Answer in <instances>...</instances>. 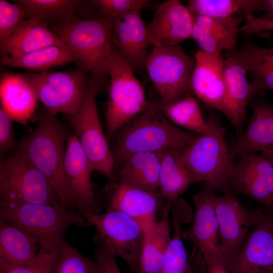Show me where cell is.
Returning a JSON list of instances; mask_svg holds the SVG:
<instances>
[{"mask_svg":"<svg viewBox=\"0 0 273 273\" xmlns=\"http://www.w3.org/2000/svg\"><path fill=\"white\" fill-rule=\"evenodd\" d=\"M114 19L107 17L81 18L50 27L89 72L100 89L107 76L112 48Z\"/></svg>","mask_w":273,"mask_h":273,"instance_id":"6da1fadb","label":"cell"},{"mask_svg":"<svg viewBox=\"0 0 273 273\" xmlns=\"http://www.w3.org/2000/svg\"><path fill=\"white\" fill-rule=\"evenodd\" d=\"M0 217L54 251L67 242L64 236L73 225H89L83 215L62 204L16 203L0 201Z\"/></svg>","mask_w":273,"mask_h":273,"instance_id":"7a4b0ae2","label":"cell"},{"mask_svg":"<svg viewBox=\"0 0 273 273\" xmlns=\"http://www.w3.org/2000/svg\"><path fill=\"white\" fill-rule=\"evenodd\" d=\"M113 152L116 167L129 156L185 147L200 134L170 123L156 104H148L140 114L121 128Z\"/></svg>","mask_w":273,"mask_h":273,"instance_id":"3957f363","label":"cell"},{"mask_svg":"<svg viewBox=\"0 0 273 273\" xmlns=\"http://www.w3.org/2000/svg\"><path fill=\"white\" fill-rule=\"evenodd\" d=\"M56 115L46 109L40 111L36 128L18 143L15 152L25 155L50 182L62 204L73 209L67 196L64 173V146L71 135Z\"/></svg>","mask_w":273,"mask_h":273,"instance_id":"277c9868","label":"cell"},{"mask_svg":"<svg viewBox=\"0 0 273 273\" xmlns=\"http://www.w3.org/2000/svg\"><path fill=\"white\" fill-rule=\"evenodd\" d=\"M133 73L131 67L112 46L106 115V137L108 141L117 131L143 111L149 104L144 87Z\"/></svg>","mask_w":273,"mask_h":273,"instance_id":"5b68a950","label":"cell"},{"mask_svg":"<svg viewBox=\"0 0 273 273\" xmlns=\"http://www.w3.org/2000/svg\"><path fill=\"white\" fill-rule=\"evenodd\" d=\"M0 196L12 203L62 204L46 176L25 155L17 152L1 161Z\"/></svg>","mask_w":273,"mask_h":273,"instance_id":"8992f818","label":"cell"},{"mask_svg":"<svg viewBox=\"0 0 273 273\" xmlns=\"http://www.w3.org/2000/svg\"><path fill=\"white\" fill-rule=\"evenodd\" d=\"M225 130L199 135L183 151L194 183L204 181L213 190L226 191L234 159L224 140Z\"/></svg>","mask_w":273,"mask_h":273,"instance_id":"52a82bcc","label":"cell"},{"mask_svg":"<svg viewBox=\"0 0 273 273\" xmlns=\"http://www.w3.org/2000/svg\"><path fill=\"white\" fill-rule=\"evenodd\" d=\"M145 68L155 88L166 105L190 95V82L195 58L179 46H153Z\"/></svg>","mask_w":273,"mask_h":273,"instance_id":"ba28073f","label":"cell"},{"mask_svg":"<svg viewBox=\"0 0 273 273\" xmlns=\"http://www.w3.org/2000/svg\"><path fill=\"white\" fill-rule=\"evenodd\" d=\"M99 87L91 78L87 81L83 104L68 120L87 156L93 170L100 171L114 181L115 164L112 151L100 122L96 95Z\"/></svg>","mask_w":273,"mask_h":273,"instance_id":"9c48e42d","label":"cell"},{"mask_svg":"<svg viewBox=\"0 0 273 273\" xmlns=\"http://www.w3.org/2000/svg\"><path fill=\"white\" fill-rule=\"evenodd\" d=\"M86 73L82 68L22 74L47 110L54 114L61 113L70 115L78 110L85 100Z\"/></svg>","mask_w":273,"mask_h":273,"instance_id":"30bf717a","label":"cell"},{"mask_svg":"<svg viewBox=\"0 0 273 273\" xmlns=\"http://www.w3.org/2000/svg\"><path fill=\"white\" fill-rule=\"evenodd\" d=\"M89 225L115 255L127 264L130 273H139L141 253L147 230L124 213L108 209L102 214H83Z\"/></svg>","mask_w":273,"mask_h":273,"instance_id":"8fae6325","label":"cell"},{"mask_svg":"<svg viewBox=\"0 0 273 273\" xmlns=\"http://www.w3.org/2000/svg\"><path fill=\"white\" fill-rule=\"evenodd\" d=\"M214 208L222 261L230 271L248 234L258 219L261 208L247 210L229 190L221 196L215 195Z\"/></svg>","mask_w":273,"mask_h":273,"instance_id":"7c38bea8","label":"cell"},{"mask_svg":"<svg viewBox=\"0 0 273 273\" xmlns=\"http://www.w3.org/2000/svg\"><path fill=\"white\" fill-rule=\"evenodd\" d=\"M64 173L67 196L71 206L81 213H100L101 204L96 198L90 176L93 171L77 136L71 135L66 142Z\"/></svg>","mask_w":273,"mask_h":273,"instance_id":"4fadbf2b","label":"cell"},{"mask_svg":"<svg viewBox=\"0 0 273 273\" xmlns=\"http://www.w3.org/2000/svg\"><path fill=\"white\" fill-rule=\"evenodd\" d=\"M228 184L266 209L273 200V157L251 153L234 161Z\"/></svg>","mask_w":273,"mask_h":273,"instance_id":"5bb4252c","label":"cell"},{"mask_svg":"<svg viewBox=\"0 0 273 273\" xmlns=\"http://www.w3.org/2000/svg\"><path fill=\"white\" fill-rule=\"evenodd\" d=\"M164 199L160 192L113 181L105 186L99 200L107 210L121 211L147 230L156 221L157 210Z\"/></svg>","mask_w":273,"mask_h":273,"instance_id":"9a60e30c","label":"cell"},{"mask_svg":"<svg viewBox=\"0 0 273 273\" xmlns=\"http://www.w3.org/2000/svg\"><path fill=\"white\" fill-rule=\"evenodd\" d=\"M214 191L206 187L193 196L194 220L189 229L182 230L183 238L193 243L206 265L217 263L223 264L219 243L217 242L219 229L214 208L216 195Z\"/></svg>","mask_w":273,"mask_h":273,"instance_id":"2e32d148","label":"cell"},{"mask_svg":"<svg viewBox=\"0 0 273 273\" xmlns=\"http://www.w3.org/2000/svg\"><path fill=\"white\" fill-rule=\"evenodd\" d=\"M231 273H273V213L261 209Z\"/></svg>","mask_w":273,"mask_h":273,"instance_id":"e0dca14e","label":"cell"},{"mask_svg":"<svg viewBox=\"0 0 273 273\" xmlns=\"http://www.w3.org/2000/svg\"><path fill=\"white\" fill-rule=\"evenodd\" d=\"M112 43L133 72L145 67L151 46L141 10L125 13L115 19Z\"/></svg>","mask_w":273,"mask_h":273,"instance_id":"ac0fdd59","label":"cell"},{"mask_svg":"<svg viewBox=\"0 0 273 273\" xmlns=\"http://www.w3.org/2000/svg\"><path fill=\"white\" fill-rule=\"evenodd\" d=\"M193 17L179 1L168 0L159 5L147 26L151 45L174 47L191 38Z\"/></svg>","mask_w":273,"mask_h":273,"instance_id":"d6986e66","label":"cell"},{"mask_svg":"<svg viewBox=\"0 0 273 273\" xmlns=\"http://www.w3.org/2000/svg\"><path fill=\"white\" fill-rule=\"evenodd\" d=\"M226 93L221 109L240 135L246 116V106L252 99L251 83L247 80L248 72L243 61L233 52L223 61Z\"/></svg>","mask_w":273,"mask_h":273,"instance_id":"ffe728a7","label":"cell"},{"mask_svg":"<svg viewBox=\"0 0 273 273\" xmlns=\"http://www.w3.org/2000/svg\"><path fill=\"white\" fill-rule=\"evenodd\" d=\"M195 65L190 88L198 98L210 108L221 111L226 93L221 54H212L201 50L195 54Z\"/></svg>","mask_w":273,"mask_h":273,"instance_id":"44dd1931","label":"cell"},{"mask_svg":"<svg viewBox=\"0 0 273 273\" xmlns=\"http://www.w3.org/2000/svg\"><path fill=\"white\" fill-rule=\"evenodd\" d=\"M247 127L230 148L233 159L260 152L273 157V105L264 101L252 106Z\"/></svg>","mask_w":273,"mask_h":273,"instance_id":"7402d4cb","label":"cell"},{"mask_svg":"<svg viewBox=\"0 0 273 273\" xmlns=\"http://www.w3.org/2000/svg\"><path fill=\"white\" fill-rule=\"evenodd\" d=\"M193 17L191 38L201 50L209 54H221L223 50L235 48L241 21L240 16L215 18L203 16Z\"/></svg>","mask_w":273,"mask_h":273,"instance_id":"603a6c76","label":"cell"},{"mask_svg":"<svg viewBox=\"0 0 273 273\" xmlns=\"http://www.w3.org/2000/svg\"><path fill=\"white\" fill-rule=\"evenodd\" d=\"M1 107L13 121L27 126L34 114L38 99L22 74L5 73L0 80Z\"/></svg>","mask_w":273,"mask_h":273,"instance_id":"cb8c5ba5","label":"cell"},{"mask_svg":"<svg viewBox=\"0 0 273 273\" xmlns=\"http://www.w3.org/2000/svg\"><path fill=\"white\" fill-rule=\"evenodd\" d=\"M65 43L46 22L36 17L23 20L11 36L0 46L2 56L18 58L38 49Z\"/></svg>","mask_w":273,"mask_h":273,"instance_id":"d4e9b609","label":"cell"},{"mask_svg":"<svg viewBox=\"0 0 273 273\" xmlns=\"http://www.w3.org/2000/svg\"><path fill=\"white\" fill-rule=\"evenodd\" d=\"M161 160V151L132 154L116 167L118 179L129 186L157 191L159 187Z\"/></svg>","mask_w":273,"mask_h":273,"instance_id":"484cf974","label":"cell"},{"mask_svg":"<svg viewBox=\"0 0 273 273\" xmlns=\"http://www.w3.org/2000/svg\"><path fill=\"white\" fill-rule=\"evenodd\" d=\"M37 240L0 217V271L23 265L36 256Z\"/></svg>","mask_w":273,"mask_h":273,"instance_id":"4316f807","label":"cell"},{"mask_svg":"<svg viewBox=\"0 0 273 273\" xmlns=\"http://www.w3.org/2000/svg\"><path fill=\"white\" fill-rule=\"evenodd\" d=\"M184 148H171L161 151L159 189L169 203L194 183L183 160Z\"/></svg>","mask_w":273,"mask_h":273,"instance_id":"83f0119b","label":"cell"},{"mask_svg":"<svg viewBox=\"0 0 273 273\" xmlns=\"http://www.w3.org/2000/svg\"><path fill=\"white\" fill-rule=\"evenodd\" d=\"M169 209L166 208L163 217L146 231L139 273H162L165 253L171 240L168 220Z\"/></svg>","mask_w":273,"mask_h":273,"instance_id":"f1b7e54d","label":"cell"},{"mask_svg":"<svg viewBox=\"0 0 273 273\" xmlns=\"http://www.w3.org/2000/svg\"><path fill=\"white\" fill-rule=\"evenodd\" d=\"M160 107L166 117L175 125L198 134H207L225 130L214 120H205L198 103L191 95L173 103L162 105Z\"/></svg>","mask_w":273,"mask_h":273,"instance_id":"f546056e","label":"cell"},{"mask_svg":"<svg viewBox=\"0 0 273 273\" xmlns=\"http://www.w3.org/2000/svg\"><path fill=\"white\" fill-rule=\"evenodd\" d=\"M72 62H79L65 44L52 45L31 52L18 58L3 55L2 65L40 72Z\"/></svg>","mask_w":273,"mask_h":273,"instance_id":"4dcf8cb0","label":"cell"},{"mask_svg":"<svg viewBox=\"0 0 273 273\" xmlns=\"http://www.w3.org/2000/svg\"><path fill=\"white\" fill-rule=\"evenodd\" d=\"M26 18L36 17L50 27L68 22L77 17L83 2L76 0H17Z\"/></svg>","mask_w":273,"mask_h":273,"instance_id":"1f68e13d","label":"cell"},{"mask_svg":"<svg viewBox=\"0 0 273 273\" xmlns=\"http://www.w3.org/2000/svg\"><path fill=\"white\" fill-rule=\"evenodd\" d=\"M260 0H190L187 6L193 16L228 18L259 11Z\"/></svg>","mask_w":273,"mask_h":273,"instance_id":"d6a6232c","label":"cell"},{"mask_svg":"<svg viewBox=\"0 0 273 273\" xmlns=\"http://www.w3.org/2000/svg\"><path fill=\"white\" fill-rule=\"evenodd\" d=\"M172 209L174 232L166 249L162 273H196L189 263L180 217L175 208Z\"/></svg>","mask_w":273,"mask_h":273,"instance_id":"836d02e7","label":"cell"},{"mask_svg":"<svg viewBox=\"0 0 273 273\" xmlns=\"http://www.w3.org/2000/svg\"><path fill=\"white\" fill-rule=\"evenodd\" d=\"M50 273H100L99 265L67 243L56 252Z\"/></svg>","mask_w":273,"mask_h":273,"instance_id":"e575fe53","label":"cell"},{"mask_svg":"<svg viewBox=\"0 0 273 273\" xmlns=\"http://www.w3.org/2000/svg\"><path fill=\"white\" fill-rule=\"evenodd\" d=\"M96 11V17L116 19L133 11L153 7L151 1L146 0H94L89 1Z\"/></svg>","mask_w":273,"mask_h":273,"instance_id":"d590c367","label":"cell"},{"mask_svg":"<svg viewBox=\"0 0 273 273\" xmlns=\"http://www.w3.org/2000/svg\"><path fill=\"white\" fill-rule=\"evenodd\" d=\"M25 18V12L19 5L0 0V46L9 39Z\"/></svg>","mask_w":273,"mask_h":273,"instance_id":"8d00e7d4","label":"cell"},{"mask_svg":"<svg viewBox=\"0 0 273 273\" xmlns=\"http://www.w3.org/2000/svg\"><path fill=\"white\" fill-rule=\"evenodd\" d=\"M57 251H40L25 264L0 273H50L51 263Z\"/></svg>","mask_w":273,"mask_h":273,"instance_id":"74e56055","label":"cell"},{"mask_svg":"<svg viewBox=\"0 0 273 273\" xmlns=\"http://www.w3.org/2000/svg\"><path fill=\"white\" fill-rule=\"evenodd\" d=\"M95 259L98 263L100 273H121L115 259V255L107 246L98 234L94 238Z\"/></svg>","mask_w":273,"mask_h":273,"instance_id":"f35d334b","label":"cell"},{"mask_svg":"<svg viewBox=\"0 0 273 273\" xmlns=\"http://www.w3.org/2000/svg\"><path fill=\"white\" fill-rule=\"evenodd\" d=\"M13 120L1 107L0 108V157L1 161L9 152L17 148L13 125Z\"/></svg>","mask_w":273,"mask_h":273,"instance_id":"ab89813d","label":"cell"},{"mask_svg":"<svg viewBox=\"0 0 273 273\" xmlns=\"http://www.w3.org/2000/svg\"><path fill=\"white\" fill-rule=\"evenodd\" d=\"M246 23L240 28V32L247 34H260L263 32L273 31V21H265L253 14L245 16Z\"/></svg>","mask_w":273,"mask_h":273,"instance_id":"60d3db41","label":"cell"},{"mask_svg":"<svg viewBox=\"0 0 273 273\" xmlns=\"http://www.w3.org/2000/svg\"><path fill=\"white\" fill-rule=\"evenodd\" d=\"M264 13L259 18L265 21H273V0H260L259 11Z\"/></svg>","mask_w":273,"mask_h":273,"instance_id":"b9f144b4","label":"cell"},{"mask_svg":"<svg viewBox=\"0 0 273 273\" xmlns=\"http://www.w3.org/2000/svg\"><path fill=\"white\" fill-rule=\"evenodd\" d=\"M207 273H231L221 263H211L207 265Z\"/></svg>","mask_w":273,"mask_h":273,"instance_id":"7bdbcfd3","label":"cell"},{"mask_svg":"<svg viewBox=\"0 0 273 273\" xmlns=\"http://www.w3.org/2000/svg\"><path fill=\"white\" fill-rule=\"evenodd\" d=\"M264 210L267 211V212H268L273 213V200H272L271 204H270V205L268 206V207L267 208L265 209H264Z\"/></svg>","mask_w":273,"mask_h":273,"instance_id":"ee69618b","label":"cell"}]
</instances>
